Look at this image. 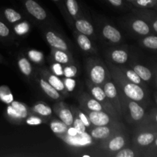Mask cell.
Segmentation results:
<instances>
[{"mask_svg": "<svg viewBox=\"0 0 157 157\" xmlns=\"http://www.w3.org/2000/svg\"><path fill=\"white\" fill-rule=\"evenodd\" d=\"M52 57L55 62L60 63L64 65L72 64L73 58L70 52L59 50V49L52 48Z\"/></svg>", "mask_w": 157, "mask_h": 157, "instance_id": "cell-16", "label": "cell"}, {"mask_svg": "<svg viewBox=\"0 0 157 157\" xmlns=\"http://www.w3.org/2000/svg\"><path fill=\"white\" fill-rule=\"evenodd\" d=\"M109 55H110V60H111L113 62L119 64H125L129 58L128 53L122 49H115V50L112 51L109 54Z\"/></svg>", "mask_w": 157, "mask_h": 157, "instance_id": "cell-22", "label": "cell"}, {"mask_svg": "<svg viewBox=\"0 0 157 157\" xmlns=\"http://www.w3.org/2000/svg\"><path fill=\"white\" fill-rule=\"evenodd\" d=\"M39 73L41 75V77H43L58 92H60L63 97H66L68 94V92H67V89H66L65 86H64L63 80L61 79L59 77L54 75V74L50 73L46 69H41L39 71Z\"/></svg>", "mask_w": 157, "mask_h": 157, "instance_id": "cell-11", "label": "cell"}, {"mask_svg": "<svg viewBox=\"0 0 157 157\" xmlns=\"http://www.w3.org/2000/svg\"><path fill=\"white\" fill-rule=\"evenodd\" d=\"M50 128L52 132L58 136L66 134L68 127L61 120L58 121L57 119H52L50 122Z\"/></svg>", "mask_w": 157, "mask_h": 157, "instance_id": "cell-25", "label": "cell"}, {"mask_svg": "<svg viewBox=\"0 0 157 157\" xmlns=\"http://www.w3.org/2000/svg\"><path fill=\"white\" fill-rule=\"evenodd\" d=\"M153 29H154L155 32H157V20H156V21H154L153 22Z\"/></svg>", "mask_w": 157, "mask_h": 157, "instance_id": "cell-44", "label": "cell"}, {"mask_svg": "<svg viewBox=\"0 0 157 157\" xmlns=\"http://www.w3.org/2000/svg\"><path fill=\"white\" fill-rule=\"evenodd\" d=\"M71 110L74 113H75L77 115H78V117H79L80 120L84 123V124L85 125V127H87V128L90 129L91 127H93V126H92V124H90V121H89L88 117H87V116L86 115V113H84V111H82L81 109L78 108V107H71Z\"/></svg>", "mask_w": 157, "mask_h": 157, "instance_id": "cell-31", "label": "cell"}, {"mask_svg": "<svg viewBox=\"0 0 157 157\" xmlns=\"http://www.w3.org/2000/svg\"><path fill=\"white\" fill-rule=\"evenodd\" d=\"M51 69H52V71L54 75H57L58 77L64 76V67L60 63L55 61V63L52 64V66H51Z\"/></svg>", "mask_w": 157, "mask_h": 157, "instance_id": "cell-38", "label": "cell"}, {"mask_svg": "<svg viewBox=\"0 0 157 157\" xmlns=\"http://www.w3.org/2000/svg\"><path fill=\"white\" fill-rule=\"evenodd\" d=\"M142 43L146 48L153 50L157 49V36H147L142 40Z\"/></svg>", "mask_w": 157, "mask_h": 157, "instance_id": "cell-33", "label": "cell"}, {"mask_svg": "<svg viewBox=\"0 0 157 157\" xmlns=\"http://www.w3.org/2000/svg\"><path fill=\"white\" fill-rule=\"evenodd\" d=\"M83 111L86 113L88 117L90 124L93 127H100V126L112 125V124H119L120 121L115 119L113 117L107 113L104 110L101 111H90L86 109L81 108Z\"/></svg>", "mask_w": 157, "mask_h": 157, "instance_id": "cell-6", "label": "cell"}, {"mask_svg": "<svg viewBox=\"0 0 157 157\" xmlns=\"http://www.w3.org/2000/svg\"><path fill=\"white\" fill-rule=\"evenodd\" d=\"M127 1H128V2H134L135 0H127Z\"/></svg>", "mask_w": 157, "mask_h": 157, "instance_id": "cell-48", "label": "cell"}, {"mask_svg": "<svg viewBox=\"0 0 157 157\" xmlns=\"http://www.w3.org/2000/svg\"><path fill=\"white\" fill-rule=\"evenodd\" d=\"M46 41L49 45L54 48L59 49V50L69 52V48L66 41L61 38L59 35H57L55 32L52 31H47L44 33Z\"/></svg>", "mask_w": 157, "mask_h": 157, "instance_id": "cell-14", "label": "cell"}, {"mask_svg": "<svg viewBox=\"0 0 157 157\" xmlns=\"http://www.w3.org/2000/svg\"><path fill=\"white\" fill-rule=\"evenodd\" d=\"M121 98L122 116L129 123L139 122L145 116V110L136 101L126 98L121 92L118 91Z\"/></svg>", "mask_w": 157, "mask_h": 157, "instance_id": "cell-3", "label": "cell"}, {"mask_svg": "<svg viewBox=\"0 0 157 157\" xmlns=\"http://www.w3.org/2000/svg\"><path fill=\"white\" fill-rule=\"evenodd\" d=\"M32 114L37 115L41 118H48L52 115V109L43 102H38L30 109Z\"/></svg>", "mask_w": 157, "mask_h": 157, "instance_id": "cell-18", "label": "cell"}, {"mask_svg": "<svg viewBox=\"0 0 157 157\" xmlns=\"http://www.w3.org/2000/svg\"><path fill=\"white\" fill-rule=\"evenodd\" d=\"M102 87L104 89L106 96L107 97L109 101L113 106L116 111L117 112L119 116L122 117V107H121V98H120L119 93H118L117 88L115 84L111 81V79H110L104 83Z\"/></svg>", "mask_w": 157, "mask_h": 157, "instance_id": "cell-9", "label": "cell"}, {"mask_svg": "<svg viewBox=\"0 0 157 157\" xmlns=\"http://www.w3.org/2000/svg\"><path fill=\"white\" fill-rule=\"evenodd\" d=\"M112 156L114 157H135L136 155L132 149L124 147V148L120 150L119 151L112 154Z\"/></svg>", "mask_w": 157, "mask_h": 157, "instance_id": "cell-34", "label": "cell"}, {"mask_svg": "<svg viewBox=\"0 0 157 157\" xmlns=\"http://www.w3.org/2000/svg\"><path fill=\"white\" fill-rule=\"evenodd\" d=\"M124 130L125 129H121L115 132L110 137L102 141L100 147L104 150L114 153L127 147L128 144V136L127 133L124 132Z\"/></svg>", "mask_w": 157, "mask_h": 157, "instance_id": "cell-5", "label": "cell"}, {"mask_svg": "<svg viewBox=\"0 0 157 157\" xmlns=\"http://www.w3.org/2000/svg\"><path fill=\"white\" fill-rule=\"evenodd\" d=\"M107 67L118 91L121 92L126 98L136 102L145 99V92L141 86L129 81L119 67H115L111 63H107Z\"/></svg>", "mask_w": 157, "mask_h": 157, "instance_id": "cell-1", "label": "cell"}, {"mask_svg": "<svg viewBox=\"0 0 157 157\" xmlns=\"http://www.w3.org/2000/svg\"><path fill=\"white\" fill-rule=\"evenodd\" d=\"M154 145L156 146V147H157V137L155 139V140H154Z\"/></svg>", "mask_w": 157, "mask_h": 157, "instance_id": "cell-46", "label": "cell"}, {"mask_svg": "<svg viewBox=\"0 0 157 157\" xmlns=\"http://www.w3.org/2000/svg\"><path fill=\"white\" fill-rule=\"evenodd\" d=\"M10 36L9 28L3 21H0V38H6Z\"/></svg>", "mask_w": 157, "mask_h": 157, "instance_id": "cell-41", "label": "cell"}, {"mask_svg": "<svg viewBox=\"0 0 157 157\" xmlns=\"http://www.w3.org/2000/svg\"><path fill=\"white\" fill-rule=\"evenodd\" d=\"M67 10L68 13L75 19L79 18V14L81 12L80 7L77 0H64Z\"/></svg>", "mask_w": 157, "mask_h": 157, "instance_id": "cell-26", "label": "cell"}, {"mask_svg": "<svg viewBox=\"0 0 157 157\" xmlns=\"http://www.w3.org/2000/svg\"><path fill=\"white\" fill-rule=\"evenodd\" d=\"M86 84H87V88L90 90L91 96L103 106L104 111L111 115L112 117H113L117 121H121V117L119 116L117 112L116 111V110L113 107V106L112 105L110 101H109L107 97L106 96L103 87L101 86L93 84L91 81H88V80L86 81Z\"/></svg>", "mask_w": 157, "mask_h": 157, "instance_id": "cell-4", "label": "cell"}, {"mask_svg": "<svg viewBox=\"0 0 157 157\" xmlns=\"http://www.w3.org/2000/svg\"><path fill=\"white\" fill-rule=\"evenodd\" d=\"M4 62H5L4 58L2 57V55H0V63H4Z\"/></svg>", "mask_w": 157, "mask_h": 157, "instance_id": "cell-45", "label": "cell"}, {"mask_svg": "<svg viewBox=\"0 0 157 157\" xmlns=\"http://www.w3.org/2000/svg\"><path fill=\"white\" fill-rule=\"evenodd\" d=\"M52 1L55 2H61V1H62V0H52Z\"/></svg>", "mask_w": 157, "mask_h": 157, "instance_id": "cell-47", "label": "cell"}, {"mask_svg": "<svg viewBox=\"0 0 157 157\" xmlns=\"http://www.w3.org/2000/svg\"><path fill=\"white\" fill-rule=\"evenodd\" d=\"M121 129H125L124 126L121 123L117 124L107 126L93 127L90 129V135L95 140L104 141L110 137L112 134Z\"/></svg>", "mask_w": 157, "mask_h": 157, "instance_id": "cell-8", "label": "cell"}, {"mask_svg": "<svg viewBox=\"0 0 157 157\" xmlns=\"http://www.w3.org/2000/svg\"><path fill=\"white\" fill-rule=\"evenodd\" d=\"M102 35L106 39L112 43H118L122 38L121 33L113 26L110 25H106L102 29Z\"/></svg>", "mask_w": 157, "mask_h": 157, "instance_id": "cell-17", "label": "cell"}, {"mask_svg": "<svg viewBox=\"0 0 157 157\" xmlns=\"http://www.w3.org/2000/svg\"><path fill=\"white\" fill-rule=\"evenodd\" d=\"M75 38H76L77 43L81 48V50L86 52H92L94 50L92 42L90 38H88V36L79 32L78 34H75Z\"/></svg>", "mask_w": 157, "mask_h": 157, "instance_id": "cell-21", "label": "cell"}, {"mask_svg": "<svg viewBox=\"0 0 157 157\" xmlns=\"http://www.w3.org/2000/svg\"><path fill=\"white\" fill-rule=\"evenodd\" d=\"M38 82H39V85L41 90L45 93V94L48 97H49L52 99L55 100V101L63 100L64 97L61 95V94L58 92L53 86L51 85L43 77H40L38 78Z\"/></svg>", "mask_w": 157, "mask_h": 157, "instance_id": "cell-15", "label": "cell"}, {"mask_svg": "<svg viewBox=\"0 0 157 157\" xmlns=\"http://www.w3.org/2000/svg\"><path fill=\"white\" fill-rule=\"evenodd\" d=\"M75 27L78 32L84 35H87L88 37L94 36V29L93 25L90 22H89L87 20L84 18H77L75 19Z\"/></svg>", "mask_w": 157, "mask_h": 157, "instance_id": "cell-19", "label": "cell"}, {"mask_svg": "<svg viewBox=\"0 0 157 157\" xmlns=\"http://www.w3.org/2000/svg\"><path fill=\"white\" fill-rule=\"evenodd\" d=\"M78 68L75 64H69L64 67V77L66 78H74L77 75Z\"/></svg>", "mask_w": 157, "mask_h": 157, "instance_id": "cell-35", "label": "cell"}, {"mask_svg": "<svg viewBox=\"0 0 157 157\" xmlns=\"http://www.w3.org/2000/svg\"><path fill=\"white\" fill-rule=\"evenodd\" d=\"M72 126L76 129L78 135L84 134V133L86 132V130H87V127H85L84 123L80 120V118L78 117V115H77L75 113H74V121H73V125Z\"/></svg>", "mask_w": 157, "mask_h": 157, "instance_id": "cell-32", "label": "cell"}, {"mask_svg": "<svg viewBox=\"0 0 157 157\" xmlns=\"http://www.w3.org/2000/svg\"><path fill=\"white\" fill-rule=\"evenodd\" d=\"M24 6L27 12L35 19L44 21L47 18V12L35 0H24Z\"/></svg>", "mask_w": 157, "mask_h": 157, "instance_id": "cell-12", "label": "cell"}, {"mask_svg": "<svg viewBox=\"0 0 157 157\" xmlns=\"http://www.w3.org/2000/svg\"><path fill=\"white\" fill-rule=\"evenodd\" d=\"M120 70L124 73L126 78L131 82L134 83V84H138L140 86L143 85V80L140 78L139 75L136 73L133 70L131 69H128L127 67H119Z\"/></svg>", "mask_w": 157, "mask_h": 157, "instance_id": "cell-28", "label": "cell"}, {"mask_svg": "<svg viewBox=\"0 0 157 157\" xmlns=\"http://www.w3.org/2000/svg\"><path fill=\"white\" fill-rule=\"evenodd\" d=\"M66 134L67 135V136H71V137H75V136H78V132H77L76 129L74 127H68V128H67V133H66Z\"/></svg>", "mask_w": 157, "mask_h": 157, "instance_id": "cell-42", "label": "cell"}, {"mask_svg": "<svg viewBox=\"0 0 157 157\" xmlns=\"http://www.w3.org/2000/svg\"><path fill=\"white\" fill-rule=\"evenodd\" d=\"M29 110L25 104L18 101H12L8 106L6 114L10 121L18 124L29 116Z\"/></svg>", "mask_w": 157, "mask_h": 157, "instance_id": "cell-7", "label": "cell"}, {"mask_svg": "<svg viewBox=\"0 0 157 157\" xmlns=\"http://www.w3.org/2000/svg\"><path fill=\"white\" fill-rule=\"evenodd\" d=\"M156 136L152 132H141L136 135L135 142L139 147H148L154 142Z\"/></svg>", "mask_w": 157, "mask_h": 157, "instance_id": "cell-20", "label": "cell"}, {"mask_svg": "<svg viewBox=\"0 0 157 157\" xmlns=\"http://www.w3.org/2000/svg\"><path fill=\"white\" fill-rule=\"evenodd\" d=\"M26 122L28 124L30 125H37V124H40L43 123V118L37 116V115L32 114L29 115L27 118H26Z\"/></svg>", "mask_w": 157, "mask_h": 157, "instance_id": "cell-40", "label": "cell"}, {"mask_svg": "<svg viewBox=\"0 0 157 157\" xmlns=\"http://www.w3.org/2000/svg\"><path fill=\"white\" fill-rule=\"evenodd\" d=\"M80 105L81 108L86 109L90 111H101L104 110L103 106L96 99L90 96L89 94L84 92L79 98Z\"/></svg>", "mask_w": 157, "mask_h": 157, "instance_id": "cell-13", "label": "cell"}, {"mask_svg": "<svg viewBox=\"0 0 157 157\" xmlns=\"http://www.w3.org/2000/svg\"><path fill=\"white\" fill-rule=\"evenodd\" d=\"M107 1L109 2L112 6H115V7H120L124 4L123 0H107Z\"/></svg>", "mask_w": 157, "mask_h": 157, "instance_id": "cell-43", "label": "cell"}, {"mask_svg": "<svg viewBox=\"0 0 157 157\" xmlns=\"http://www.w3.org/2000/svg\"><path fill=\"white\" fill-rule=\"evenodd\" d=\"M3 15H4L6 19L9 23H11V24L18 22L22 18L19 12L14 10L13 9H11V8H6V9H5L3 10Z\"/></svg>", "mask_w": 157, "mask_h": 157, "instance_id": "cell-27", "label": "cell"}, {"mask_svg": "<svg viewBox=\"0 0 157 157\" xmlns=\"http://www.w3.org/2000/svg\"><path fill=\"white\" fill-rule=\"evenodd\" d=\"M0 100L7 104H11L13 101L12 92L7 86H0Z\"/></svg>", "mask_w": 157, "mask_h": 157, "instance_id": "cell-30", "label": "cell"}, {"mask_svg": "<svg viewBox=\"0 0 157 157\" xmlns=\"http://www.w3.org/2000/svg\"><path fill=\"white\" fill-rule=\"evenodd\" d=\"M18 67L23 75L25 77H31L32 74V66L27 58L21 56L18 58Z\"/></svg>", "mask_w": 157, "mask_h": 157, "instance_id": "cell-24", "label": "cell"}, {"mask_svg": "<svg viewBox=\"0 0 157 157\" xmlns=\"http://www.w3.org/2000/svg\"><path fill=\"white\" fill-rule=\"evenodd\" d=\"M156 104H157V99H156Z\"/></svg>", "mask_w": 157, "mask_h": 157, "instance_id": "cell-50", "label": "cell"}, {"mask_svg": "<svg viewBox=\"0 0 157 157\" xmlns=\"http://www.w3.org/2000/svg\"><path fill=\"white\" fill-rule=\"evenodd\" d=\"M54 111L60 120L66 124L67 127L73 125L74 113L71 108L63 101L57 103L54 106Z\"/></svg>", "mask_w": 157, "mask_h": 157, "instance_id": "cell-10", "label": "cell"}, {"mask_svg": "<svg viewBox=\"0 0 157 157\" xmlns=\"http://www.w3.org/2000/svg\"><path fill=\"white\" fill-rule=\"evenodd\" d=\"M132 29L136 33L140 35H147L150 32V28L145 21L141 19H136L132 21Z\"/></svg>", "mask_w": 157, "mask_h": 157, "instance_id": "cell-23", "label": "cell"}, {"mask_svg": "<svg viewBox=\"0 0 157 157\" xmlns=\"http://www.w3.org/2000/svg\"><path fill=\"white\" fill-rule=\"evenodd\" d=\"M30 60L35 63H40L43 61V55L41 52L35 50H31L28 52Z\"/></svg>", "mask_w": 157, "mask_h": 157, "instance_id": "cell-37", "label": "cell"}, {"mask_svg": "<svg viewBox=\"0 0 157 157\" xmlns=\"http://www.w3.org/2000/svg\"><path fill=\"white\" fill-rule=\"evenodd\" d=\"M155 120H156V124H157V113L156 114V117H155Z\"/></svg>", "mask_w": 157, "mask_h": 157, "instance_id": "cell-49", "label": "cell"}, {"mask_svg": "<svg viewBox=\"0 0 157 157\" xmlns=\"http://www.w3.org/2000/svg\"><path fill=\"white\" fill-rule=\"evenodd\" d=\"M132 3L140 8H150L156 5L157 0H135Z\"/></svg>", "mask_w": 157, "mask_h": 157, "instance_id": "cell-36", "label": "cell"}, {"mask_svg": "<svg viewBox=\"0 0 157 157\" xmlns=\"http://www.w3.org/2000/svg\"><path fill=\"white\" fill-rule=\"evenodd\" d=\"M133 71L140 76L143 81H149L152 78L151 71L147 67L141 64H136L133 66Z\"/></svg>", "mask_w": 157, "mask_h": 157, "instance_id": "cell-29", "label": "cell"}, {"mask_svg": "<svg viewBox=\"0 0 157 157\" xmlns=\"http://www.w3.org/2000/svg\"><path fill=\"white\" fill-rule=\"evenodd\" d=\"M62 80L67 92L74 90L75 86H76V81H75V79H73L72 78H66V77H64V78H62Z\"/></svg>", "mask_w": 157, "mask_h": 157, "instance_id": "cell-39", "label": "cell"}, {"mask_svg": "<svg viewBox=\"0 0 157 157\" xmlns=\"http://www.w3.org/2000/svg\"><path fill=\"white\" fill-rule=\"evenodd\" d=\"M87 71L90 81L101 87L106 81L111 79L108 67L99 58H89L87 62Z\"/></svg>", "mask_w": 157, "mask_h": 157, "instance_id": "cell-2", "label": "cell"}]
</instances>
